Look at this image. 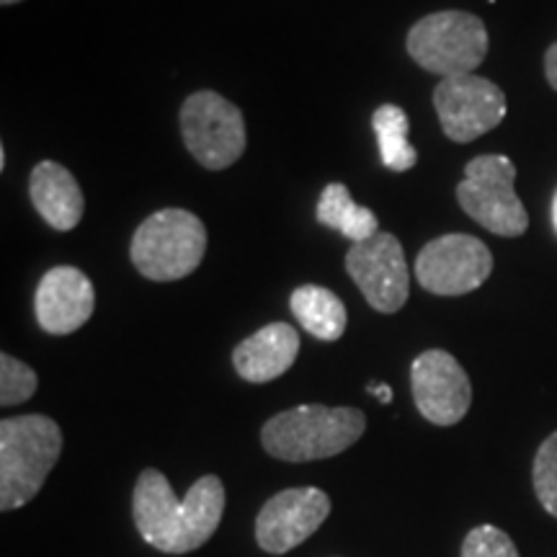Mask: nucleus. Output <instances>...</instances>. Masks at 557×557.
Returning a JSON list of instances; mask_svg holds the SVG:
<instances>
[{
  "label": "nucleus",
  "instance_id": "nucleus-1",
  "mask_svg": "<svg viewBox=\"0 0 557 557\" xmlns=\"http://www.w3.org/2000/svg\"><path fill=\"white\" fill-rule=\"evenodd\" d=\"M132 513L139 537L158 553H194L218 532L225 513V485L218 475H205L178 500L169 478L150 468L137 478Z\"/></svg>",
  "mask_w": 557,
  "mask_h": 557
},
{
  "label": "nucleus",
  "instance_id": "nucleus-23",
  "mask_svg": "<svg viewBox=\"0 0 557 557\" xmlns=\"http://www.w3.org/2000/svg\"><path fill=\"white\" fill-rule=\"evenodd\" d=\"M367 393H372L374 398H377L380 403H393V387L389 385H377V382H372V385H367Z\"/></svg>",
  "mask_w": 557,
  "mask_h": 557
},
{
  "label": "nucleus",
  "instance_id": "nucleus-24",
  "mask_svg": "<svg viewBox=\"0 0 557 557\" xmlns=\"http://www.w3.org/2000/svg\"><path fill=\"white\" fill-rule=\"evenodd\" d=\"M553 227L557 233V189H555V197H553Z\"/></svg>",
  "mask_w": 557,
  "mask_h": 557
},
{
  "label": "nucleus",
  "instance_id": "nucleus-20",
  "mask_svg": "<svg viewBox=\"0 0 557 557\" xmlns=\"http://www.w3.org/2000/svg\"><path fill=\"white\" fill-rule=\"evenodd\" d=\"M532 483L542 508L557 519V431L549 434L537 449L532 465Z\"/></svg>",
  "mask_w": 557,
  "mask_h": 557
},
{
  "label": "nucleus",
  "instance_id": "nucleus-9",
  "mask_svg": "<svg viewBox=\"0 0 557 557\" xmlns=\"http://www.w3.org/2000/svg\"><path fill=\"white\" fill-rule=\"evenodd\" d=\"M434 109L444 135L451 143L468 145L506 120L508 103L496 83L470 73L442 78L434 88Z\"/></svg>",
  "mask_w": 557,
  "mask_h": 557
},
{
  "label": "nucleus",
  "instance_id": "nucleus-12",
  "mask_svg": "<svg viewBox=\"0 0 557 557\" xmlns=\"http://www.w3.org/2000/svg\"><path fill=\"white\" fill-rule=\"evenodd\" d=\"M331 513V498L320 487H287L271 496L256 517V542L263 553L287 555L308 542Z\"/></svg>",
  "mask_w": 557,
  "mask_h": 557
},
{
  "label": "nucleus",
  "instance_id": "nucleus-14",
  "mask_svg": "<svg viewBox=\"0 0 557 557\" xmlns=\"http://www.w3.org/2000/svg\"><path fill=\"white\" fill-rule=\"evenodd\" d=\"M297 354V331L287 323H269L235 346L233 367L238 372V377L246 382L267 385V382L282 377L295 364Z\"/></svg>",
  "mask_w": 557,
  "mask_h": 557
},
{
  "label": "nucleus",
  "instance_id": "nucleus-6",
  "mask_svg": "<svg viewBox=\"0 0 557 557\" xmlns=\"http://www.w3.org/2000/svg\"><path fill=\"white\" fill-rule=\"evenodd\" d=\"M517 165L506 156H478L465 165L457 186V201L465 214L500 238H519L527 233L529 214L513 191Z\"/></svg>",
  "mask_w": 557,
  "mask_h": 557
},
{
  "label": "nucleus",
  "instance_id": "nucleus-26",
  "mask_svg": "<svg viewBox=\"0 0 557 557\" xmlns=\"http://www.w3.org/2000/svg\"><path fill=\"white\" fill-rule=\"evenodd\" d=\"M3 5H13V3H21V0H0Z\"/></svg>",
  "mask_w": 557,
  "mask_h": 557
},
{
  "label": "nucleus",
  "instance_id": "nucleus-18",
  "mask_svg": "<svg viewBox=\"0 0 557 557\" xmlns=\"http://www.w3.org/2000/svg\"><path fill=\"white\" fill-rule=\"evenodd\" d=\"M377 135L382 165L395 173H406L418 163V152L408 139V114L395 103H382L372 116Z\"/></svg>",
  "mask_w": 557,
  "mask_h": 557
},
{
  "label": "nucleus",
  "instance_id": "nucleus-10",
  "mask_svg": "<svg viewBox=\"0 0 557 557\" xmlns=\"http://www.w3.org/2000/svg\"><path fill=\"white\" fill-rule=\"evenodd\" d=\"M346 271L377 312L393 315L408 302V263L393 233H377L364 243H354L346 253Z\"/></svg>",
  "mask_w": 557,
  "mask_h": 557
},
{
  "label": "nucleus",
  "instance_id": "nucleus-15",
  "mask_svg": "<svg viewBox=\"0 0 557 557\" xmlns=\"http://www.w3.org/2000/svg\"><path fill=\"white\" fill-rule=\"evenodd\" d=\"M29 197L41 220L60 233L78 227L83 220L86 197H83L81 184L65 165L54 163V160H41L32 171Z\"/></svg>",
  "mask_w": 557,
  "mask_h": 557
},
{
  "label": "nucleus",
  "instance_id": "nucleus-3",
  "mask_svg": "<svg viewBox=\"0 0 557 557\" xmlns=\"http://www.w3.org/2000/svg\"><path fill=\"white\" fill-rule=\"evenodd\" d=\"M367 418L359 408L297 406L269 418L261 429V444L282 462L329 459L359 442Z\"/></svg>",
  "mask_w": 557,
  "mask_h": 557
},
{
  "label": "nucleus",
  "instance_id": "nucleus-25",
  "mask_svg": "<svg viewBox=\"0 0 557 557\" xmlns=\"http://www.w3.org/2000/svg\"><path fill=\"white\" fill-rule=\"evenodd\" d=\"M5 169V148H0V171Z\"/></svg>",
  "mask_w": 557,
  "mask_h": 557
},
{
  "label": "nucleus",
  "instance_id": "nucleus-17",
  "mask_svg": "<svg viewBox=\"0 0 557 557\" xmlns=\"http://www.w3.org/2000/svg\"><path fill=\"white\" fill-rule=\"evenodd\" d=\"M320 225L336 230L344 238L364 243L380 233L372 209L359 207L344 184H329L318 199Z\"/></svg>",
  "mask_w": 557,
  "mask_h": 557
},
{
  "label": "nucleus",
  "instance_id": "nucleus-13",
  "mask_svg": "<svg viewBox=\"0 0 557 557\" xmlns=\"http://www.w3.org/2000/svg\"><path fill=\"white\" fill-rule=\"evenodd\" d=\"M96 310L94 282L75 267H54L41 276L34 295V315L41 331L70 336L88 323Z\"/></svg>",
  "mask_w": 557,
  "mask_h": 557
},
{
  "label": "nucleus",
  "instance_id": "nucleus-22",
  "mask_svg": "<svg viewBox=\"0 0 557 557\" xmlns=\"http://www.w3.org/2000/svg\"><path fill=\"white\" fill-rule=\"evenodd\" d=\"M545 75H547L549 88L557 90V41L555 45H549V50L545 52Z\"/></svg>",
  "mask_w": 557,
  "mask_h": 557
},
{
  "label": "nucleus",
  "instance_id": "nucleus-2",
  "mask_svg": "<svg viewBox=\"0 0 557 557\" xmlns=\"http://www.w3.org/2000/svg\"><path fill=\"white\" fill-rule=\"evenodd\" d=\"M62 455V431L50 416L0 421V511H16L37 498Z\"/></svg>",
  "mask_w": 557,
  "mask_h": 557
},
{
  "label": "nucleus",
  "instance_id": "nucleus-19",
  "mask_svg": "<svg viewBox=\"0 0 557 557\" xmlns=\"http://www.w3.org/2000/svg\"><path fill=\"white\" fill-rule=\"evenodd\" d=\"M37 372L11 354H0V406L11 408L32 400L37 393Z\"/></svg>",
  "mask_w": 557,
  "mask_h": 557
},
{
  "label": "nucleus",
  "instance_id": "nucleus-16",
  "mask_svg": "<svg viewBox=\"0 0 557 557\" xmlns=\"http://www.w3.org/2000/svg\"><path fill=\"white\" fill-rule=\"evenodd\" d=\"M292 312L310 336L325 344H333L346 333V308L336 292L318 287V284H302L292 292Z\"/></svg>",
  "mask_w": 557,
  "mask_h": 557
},
{
  "label": "nucleus",
  "instance_id": "nucleus-4",
  "mask_svg": "<svg viewBox=\"0 0 557 557\" xmlns=\"http://www.w3.org/2000/svg\"><path fill=\"white\" fill-rule=\"evenodd\" d=\"M207 253V227L186 209H160L135 230L129 256L150 282H176L199 269Z\"/></svg>",
  "mask_w": 557,
  "mask_h": 557
},
{
  "label": "nucleus",
  "instance_id": "nucleus-11",
  "mask_svg": "<svg viewBox=\"0 0 557 557\" xmlns=\"http://www.w3.org/2000/svg\"><path fill=\"white\" fill-rule=\"evenodd\" d=\"M418 413L434 426H455L472 406V385L462 364L444 348H429L410 364Z\"/></svg>",
  "mask_w": 557,
  "mask_h": 557
},
{
  "label": "nucleus",
  "instance_id": "nucleus-7",
  "mask_svg": "<svg viewBox=\"0 0 557 557\" xmlns=\"http://www.w3.org/2000/svg\"><path fill=\"white\" fill-rule=\"evenodd\" d=\"M186 150L209 171H225L246 152L243 111L214 90H197L181 107Z\"/></svg>",
  "mask_w": 557,
  "mask_h": 557
},
{
  "label": "nucleus",
  "instance_id": "nucleus-8",
  "mask_svg": "<svg viewBox=\"0 0 557 557\" xmlns=\"http://www.w3.org/2000/svg\"><path fill=\"white\" fill-rule=\"evenodd\" d=\"M493 271V253L475 235L451 233L423 246L416 261L418 284L431 295L459 297L483 287Z\"/></svg>",
  "mask_w": 557,
  "mask_h": 557
},
{
  "label": "nucleus",
  "instance_id": "nucleus-21",
  "mask_svg": "<svg viewBox=\"0 0 557 557\" xmlns=\"http://www.w3.org/2000/svg\"><path fill=\"white\" fill-rule=\"evenodd\" d=\"M462 557H521L513 540L504 529L493 524H480L470 529L462 542Z\"/></svg>",
  "mask_w": 557,
  "mask_h": 557
},
{
  "label": "nucleus",
  "instance_id": "nucleus-5",
  "mask_svg": "<svg viewBox=\"0 0 557 557\" xmlns=\"http://www.w3.org/2000/svg\"><path fill=\"white\" fill-rule=\"evenodd\" d=\"M487 45L491 39L485 24L468 11H438L423 16L406 39L416 65L442 78L470 75L485 62Z\"/></svg>",
  "mask_w": 557,
  "mask_h": 557
}]
</instances>
